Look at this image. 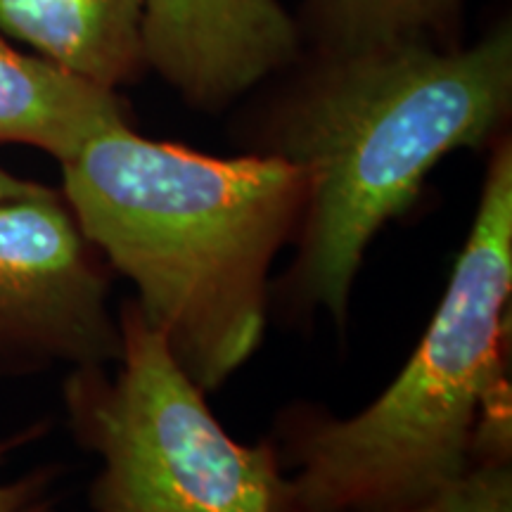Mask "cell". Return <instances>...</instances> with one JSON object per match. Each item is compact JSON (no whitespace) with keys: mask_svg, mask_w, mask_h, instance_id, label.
<instances>
[{"mask_svg":"<svg viewBox=\"0 0 512 512\" xmlns=\"http://www.w3.org/2000/svg\"><path fill=\"white\" fill-rule=\"evenodd\" d=\"M432 3L434 0H342L347 15L356 22V29L368 36L363 43L401 38L403 31L418 22Z\"/></svg>","mask_w":512,"mask_h":512,"instance_id":"obj_10","label":"cell"},{"mask_svg":"<svg viewBox=\"0 0 512 512\" xmlns=\"http://www.w3.org/2000/svg\"><path fill=\"white\" fill-rule=\"evenodd\" d=\"M64 202L204 394L259 351L271 268L294 242L306 178L278 155L209 157L121 124L62 162Z\"/></svg>","mask_w":512,"mask_h":512,"instance_id":"obj_1","label":"cell"},{"mask_svg":"<svg viewBox=\"0 0 512 512\" xmlns=\"http://www.w3.org/2000/svg\"><path fill=\"white\" fill-rule=\"evenodd\" d=\"M392 512H512L510 460H486L472 465L439 494Z\"/></svg>","mask_w":512,"mask_h":512,"instance_id":"obj_9","label":"cell"},{"mask_svg":"<svg viewBox=\"0 0 512 512\" xmlns=\"http://www.w3.org/2000/svg\"><path fill=\"white\" fill-rule=\"evenodd\" d=\"M275 0H143V60L200 107H221L294 57Z\"/></svg>","mask_w":512,"mask_h":512,"instance_id":"obj_6","label":"cell"},{"mask_svg":"<svg viewBox=\"0 0 512 512\" xmlns=\"http://www.w3.org/2000/svg\"><path fill=\"white\" fill-rule=\"evenodd\" d=\"M29 512H55V510H53V505H50V501L46 498V501L38 503L36 508H34V510H29Z\"/></svg>","mask_w":512,"mask_h":512,"instance_id":"obj_13","label":"cell"},{"mask_svg":"<svg viewBox=\"0 0 512 512\" xmlns=\"http://www.w3.org/2000/svg\"><path fill=\"white\" fill-rule=\"evenodd\" d=\"M512 100V38L498 29L458 53L363 43L299 88L271 133V152L306 178V204L285 275L294 309L342 328L375 235L413 207L434 164L479 147Z\"/></svg>","mask_w":512,"mask_h":512,"instance_id":"obj_2","label":"cell"},{"mask_svg":"<svg viewBox=\"0 0 512 512\" xmlns=\"http://www.w3.org/2000/svg\"><path fill=\"white\" fill-rule=\"evenodd\" d=\"M117 323V368L64 382L69 425L100 458L93 512H306L278 444L230 437L136 299Z\"/></svg>","mask_w":512,"mask_h":512,"instance_id":"obj_4","label":"cell"},{"mask_svg":"<svg viewBox=\"0 0 512 512\" xmlns=\"http://www.w3.org/2000/svg\"><path fill=\"white\" fill-rule=\"evenodd\" d=\"M112 268L50 188L0 200V366H110Z\"/></svg>","mask_w":512,"mask_h":512,"instance_id":"obj_5","label":"cell"},{"mask_svg":"<svg viewBox=\"0 0 512 512\" xmlns=\"http://www.w3.org/2000/svg\"><path fill=\"white\" fill-rule=\"evenodd\" d=\"M121 124H128L126 112L112 88L19 53L0 36V143L38 147L62 164Z\"/></svg>","mask_w":512,"mask_h":512,"instance_id":"obj_7","label":"cell"},{"mask_svg":"<svg viewBox=\"0 0 512 512\" xmlns=\"http://www.w3.org/2000/svg\"><path fill=\"white\" fill-rule=\"evenodd\" d=\"M43 432L41 425L31 427V430H22L12 437L0 439V460L8 456L10 451H15L17 446L27 444L38 434ZM53 482V472L50 470H36L31 475H24L22 479L10 484H0V512H29L34 510L38 503L46 501L48 486Z\"/></svg>","mask_w":512,"mask_h":512,"instance_id":"obj_11","label":"cell"},{"mask_svg":"<svg viewBox=\"0 0 512 512\" xmlns=\"http://www.w3.org/2000/svg\"><path fill=\"white\" fill-rule=\"evenodd\" d=\"M0 36L114 88L143 60V0H0Z\"/></svg>","mask_w":512,"mask_h":512,"instance_id":"obj_8","label":"cell"},{"mask_svg":"<svg viewBox=\"0 0 512 512\" xmlns=\"http://www.w3.org/2000/svg\"><path fill=\"white\" fill-rule=\"evenodd\" d=\"M512 292V152L491 159L451 280L411 361L351 418L292 408L285 458L306 512L418 505L472 465L510 460L505 337Z\"/></svg>","mask_w":512,"mask_h":512,"instance_id":"obj_3","label":"cell"},{"mask_svg":"<svg viewBox=\"0 0 512 512\" xmlns=\"http://www.w3.org/2000/svg\"><path fill=\"white\" fill-rule=\"evenodd\" d=\"M43 185L31 183V181H22V178L8 174V171L0 166V200H8V197H19V195H29V192H36Z\"/></svg>","mask_w":512,"mask_h":512,"instance_id":"obj_12","label":"cell"}]
</instances>
